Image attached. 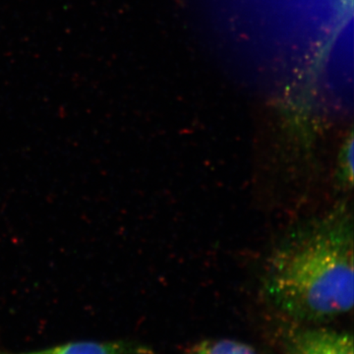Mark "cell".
I'll use <instances>...</instances> for the list:
<instances>
[{
    "instance_id": "1",
    "label": "cell",
    "mask_w": 354,
    "mask_h": 354,
    "mask_svg": "<svg viewBox=\"0 0 354 354\" xmlns=\"http://www.w3.org/2000/svg\"><path fill=\"white\" fill-rule=\"evenodd\" d=\"M263 290L278 311L307 325L353 306V221L346 204L291 230L268 260Z\"/></svg>"
},
{
    "instance_id": "2",
    "label": "cell",
    "mask_w": 354,
    "mask_h": 354,
    "mask_svg": "<svg viewBox=\"0 0 354 354\" xmlns=\"http://www.w3.org/2000/svg\"><path fill=\"white\" fill-rule=\"evenodd\" d=\"M285 354H353V335L302 325L291 328L283 337Z\"/></svg>"
},
{
    "instance_id": "3",
    "label": "cell",
    "mask_w": 354,
    "mask_h": 354,
    "mask_svg": "<svg viewBox=\"0 0 354 354\" xmlns=\"http://www.w3.org/2000/svg\"><path fill=\"white\" fill-rule=\"evenodd\" d=\"M148 346L136 342H75L62 344L55 348L32 351V353H11L0 351V354H152Z\"/></svg>"
},
{
    "instance_id": "4",
    "label": "cell",
    "mask_w": 354,
    "mask_h": 354,
    "mask_svg": "<svg viewBox=\"0 0 354 354\" xmlns=\"http://www.w3.org/2000/svg\"><path fill=\"white\" fill-rule=\"evenodd\" d=\"M186 354H259L253 346L235 339L203 341L188 349Z\"/></svg>"
},
{
    "instance_id": "5",
    "label": "cell",
    "mask_w": 354,
    "mask_h": 354,
    "mask_svg": "<svg viewBox=\"0 0 354 354\" xmlns=\"http://www.w3.org/2000/svg\"><path fill=\"white\" fill-rule=\"evenodd\" d=\"M337 179L339 187L351 190L353 184V136L349 135L337 157Z\"/></svg>"
}]
</instances>
